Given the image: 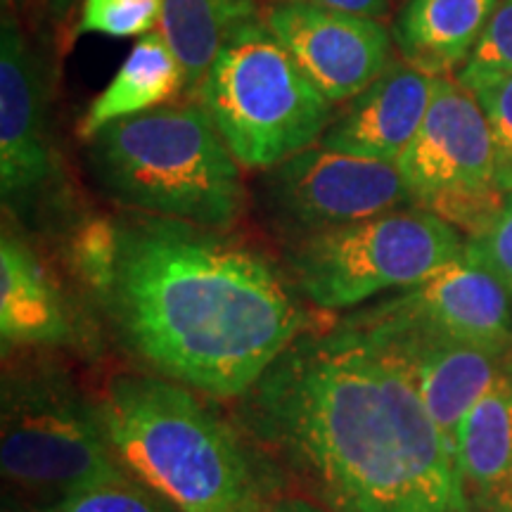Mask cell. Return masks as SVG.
<instances>
[{
    "label": "cell",
    "instance_id": "6",
    "mask_svg": "<svg viewBox=\"0 0 512 512\" xmlns=\"http://www.w3.org/2000/svg\"><path fill=\"white\" fill-rule=\"evenodd\" d=\"M245 169H271L318 145L335 107L264 19L240 31L192 93Z\"/></svg>",
    "mask_w": 512,
    "mask_h": 512
},
{
    "label": "cell",
    "instance_id": "25",
    "mask_svg": "<svg viewBox=\"0 0 512 512\" xmlns=\"http://www.w3.org/2000/svg\"><path fill=\"white\" fill-rule=\"evenodd\" d=\"M283 3H302L313 8L349 12V15L382 19L389 12V0H283Z\"/></svg>",
    "mask_w": 512,
    "mask_h": 512
},
{
    "label": "cell",
    "instance_id": "16",
    "mask_svg": "<svg viewBox=\"0 0 512 512\" xmlns=\"http://www.w3.org/2000/svg\"><path fill=\"white\" fill-rule=\"evenodd\" d=\"M501 0H408L394 19L401 62L446 76L470 60Z\"/></svg>",
    "mask_w": 512,
    "mask_h": 512
},
{
    "label": "cell",
    "instance_id": "5",
    "mask_svg": "<svg viewBox=\"0 0 512 512\" xmlns=\"http://www.w3.org/2000/svg\"><path fill=\"white\" fill-rule=\"evenodd\" d=\"M0 470L12 494L41 508L126 472L98 401H88L72 377L46 361L5 366Z\"/></svg>",
    "mask_w": 512,
    "mask_h": 512
},
{
    "label": "cell",
    "instance_id": "26",
    "mask_svg": "<svg viewBox=\"0 0 512 512\" xmlns=\"http://www.w3.org/2000/svg\"><path fill=\"white\" fill-rule=\"evenodd\" d=\"M268 512H330V510L302 496H278V498H271V503H268Z\"/></svg>",
    "mask_w": 512,
    "mask_h": 512
},
{
    "label": "cell",
    "instance_id": "18",
    "mask_svg": "<svg viewBox=\"0 0 512 512\" xmlns=\"http://www.w3.org/2000/svg\"><path fill=\"white\" fill-rule=\"evenodd\" d=\"M178 91H185L181 64L171 53L169 43L164 41L162 31H150L147 36L138 38L126 60L119 64L112 81L88 105L76 133L88 143L114 121L166 105Z\"/></svg>",
    "mask_w": 512,
    "mask_h": 512
},
{
    "label": "cell",
    "instance_id": "19",
    "mask_svg": "<svg viewBox=\"0 0 512 512\" xmlns=\"http://www.w3.org/2000/svg\"><path fill=\"white\" fill-rule=\"evenodd\" d=\"M259 19V0H162L159 31L181 64L185 93H195L221 50Z\"/></svg>",
    "mask_w": 512,
    "mask_h": 512
},
{
    "label": "cell",
    "instance_id": "21",
    "mask_svg": "<svg viewBox=\"0 0 512 512\" xmlns=\"http://www.w3.org/2000/svg\"><path fill=\"white\" fill-rule=\"evenodd\" d=\"M162 17V0H83L74 34L143 38Z\"/></svg>",
    "mask_w": 512,
    "mask_h": 512
},
{
    "label": "cell",
    "instance_id": "9",
    "mask_svg": "<svg viewBox=\"0 0 512 512\" xmlns=\"http://www.w3.org/2000/svg\"><path fill=\"white\" fill-rule=\"evenodd\" d=\"M261 204L287 240L415 207L396 164L313 145L264 171Z\"/></svg>",
    "mask_w": 512,
    "mask_h": 512
},
{
    "label": "cell",
    "instance_id": "2",
    "mask_svg": "<svg viewBox=\"0 0 512 512\" xmlns=\"http://www.w3.org/2000/svg\"><path fill=\"white\" fill-rule=\"evenodd\" d=\"M69 261L128 351L214 399H242L309 332L287 271L221 228L136 211L91 219Z\"/></svg>",
    "mask_w": 512,
    "mask_h": 512
},
{
    "label": "cell",
    "instance_id": "23",
    "mask_svg": "<svg viewBox=\"0 0 512 512\" xmlns=\"http://www.w3.org/2000/svg\"><path fill=\"white\" fill-rule=\"evenodd\" d=\"M475 98L489 121L496 152V176L503 192H512V74L479 86Z\"/></svg>",
    "mask_w": 512,
    "mask_h": 512
},
{
    "label": "cell",
    "instance_id": "29",
    "mask_svg": "<svg viewBox=\"0 0 512 512\" xmlns=\"http://www.w3.org/2000/svg\"><path fill=\"white\" fill-rule=\"evenodd\" d=\"M5 3H22V0H5Z\"/></svg>",
    "mask_w": 512,
    "mask_h": 512
},
{
    "label": "cell",
    "instance_id": "13",
    "mask_svg": "<svg viewBox=\"0 0 512 512\" xmlns=\"http://www.w3.org/2000/svg\"><path fill=\"white\" fill-rule=\"evenodd\" d=\"M510 297L508 287L465 245V252L432 278L361 311L432 335L508 351L512 344Z\"/></svg>",
    "mask_w": 512,
    "mask_h": 512
},
{
    "label": "cell",
    "instance_id": "28",
    "mask_svg": "<svg viewBox=\"0 0 512 512\" xmlns=\"http://www.w3.org/2000/svg\"><path fill=\"white\" fill-rule=\"evenodd\" d=\"M74 3H76V0H46L50 12H53V17H57V19L69 15V10L74 8Z\"/></svg>",
    "mask_w": 512,
    "mask_h": 512
},
{
    "label": "cell",
    "instance_id": "4",
    "mask_svg": "<svg viewBox=\"0 0 512 512\" xmlns=\"http://www.w3.org/2000/svg\"><path fill=\"white\" fill-rule=\"evenodd\" d=\"M88 169L107 200L136 214L226 230L242 219V166L197 100L114 121L88 140Z\"/></svg>",
    "mask_w": 512,
    "mask_h": 512
},
{
    "label": "cell",
    "instance_id": "1",
    "mask_svg": "<svg viewBox=\"0 0 512 512\" xmlns=\"http://www.w3.org/2000/svg\"><path fill=\"white\" fill-rule=\"evenodd\" d=\"M235 415L264 479L330 512H472L413 380L347 323L294 339Z\"/></svg>",
    "mask_w": 512,
    "mask_h": 512
},
{
    "label": "cell",
    "instance_id": "11",
    "mask_svg": "<svg viewBox=\"0 0 512 512\" xmlns=\"http://www.w3.org/2000/svg\"><path fill=\"white\" fill-rule=\"evenodd\" d=\"M264 22L332 105L349 102L394 62L382 19L275 0Z\"/></svg>",
    "mask_w": 512,
    "mask_h": 512
},
{
    "label": "cell",
    "instance_id": "22",
    "mask_svg": "<svg viewBox=\"0 0 512 512\" xmlns=\"http://www.w3.org/2000/svg\"><path fill=\"white\" fill-rule=\"evenodd\" d=\"M512 74V0H501L491 17L475 53L460 67L458 83L467 91H477L484 83Z\"/></svg>",
    "mask_w": 512,
    "mask_h": 512
},
{
    "label": "cell",
    "instance_id": "15",
    "mask_svg": "<svg viewBox=\"0 0 512 512\" xmlns=\"http://www.w3.org/2000/svg\"><path fill=\"white\" fill-rule=\"evenodd\" d=\"M0 339L3 356L22 347H67L76 325L60 287L34 249L10 230L0 238Z\"/></svg>",
    "mask_w": 512,
    "mask_h": 512
},
{
    "label": "cell",
    "instance_id": "27",
    "mask_svg": "<svg viewBox=\"0 0 512 512\" xmlns=\"http://www.w3.org/2000/svg\"><path fill=\"white\" fill-rule=\"evenodd\" d=\"M3 512H46L41 508V505H34L29 501H24V498H19L15 494H5L3 498Z\"/></svg>",
    "mask_w": 512,
    "mask_h": 512
},
{
    "label": "cell",
    "instance_id": "7",
    "mask_svg": "<svg viewBox=\"0 0 512 512\" xmlns=\"http://www.w3.org/2000/svg\"><path fill=\"white\" fill-rule=\"evenodd\" d=\"M451 223L401 207L323 233L287 240L285 271L306 302L347 311L389 290H411L465 252Z\"/></svg>",
    "mask_w": 512,
    "mask_h": 512
},
{
    "label": "cell",
    "instance_id": "17",
    "mask_svg": "<svg viewBox=\"0 0 512 512\" xmlns=\"http://www.w3.org/2000/svg\"><path fill=\"white\" fill-rule=\"evenodd\" d=\"M458 470L472 512H512V377L486 392L458 434Z\"/></svg>",
    "mask_w": 512,
    "mask_h": 512
},
{
    "label": "cell",
    "instance_id": "10",
    "mask_svg": "<svg viewBox=\"0 0 512 512\" xmlns=\"http://www.w3.org/2000/svg\"><path fill=\"white\" fill-rule=\"evenodd\" d=\"M342 323L366 332L411 377L427 413L437 422L448 448L458 458V434L467 413L494 384L508 375V351L458 342L432 332L356 311Z\"/></svg>",
    "mask_w": 512,
    "mask_h": 512
},
{
    "label": "cell",
    "instance_id": "12",
    "mask_svg": "<svg viewBox=\"0 0 512 512\" xmlns=\"http://www.w3.org/2000/svg\"><path fill=\"white\" fill-rule=\"evenodd\" d=\"M57 169L48 138L41 67L15 17L0 27V192L12 211H29L53 192Z\"/></svg>",
    "mask_w": 512,
    "mask_h": 512
},
{
    "label": "cell",
    "instance_id": "20",
    "mask_svg": "<svg viewBox=\"0 0 512 512\" xmlns=\"http://www.w3.org/2000/svg\"><path fill=\"white\" fill-rule=\"evenodd\" d=\"M46 512H176L162 496L147 489L138 479L128 472L121 477L107 479L88 489L76 491V494L62 498L48 508Z\"/></svg>",
    "mask_w": 512,
    "mask_h": 512
},
{
    "label": "cell",
    "instance_id": "24",
    "mask_svg": "<svg viewBox=\"0 0 512 512\" xmlns=\"http://www.w3.org/2000/svg\"><path fill=\"white\" fill-rule=\"evenodd\" d=\"M467 249L496 275L512 294V192L496 221L477 238H467Z\"/></svg>",
    "mask_w": 512,
    "mask_h": 512
},
{
    "label": "cell",
    "instance_id": "14",
    "mask_svg": "<svg viewBox=\"0 0 512 512\" xmlns=\"http://www.w3.org/2000/svg\"><path fill=\"white\" fill-rule=\"evenodd\" d=\"M437 76L392 62L370 86L335 112L320 147L342 155L396 164L427 117Z\"/></svg>",
    "mask_w": 512,
    "mask_h": 512
},
{
    "label": "cell",
    "instance_id": "8",
    "mask_svg": "<svg viewBox=\"0 0 512 512\" xmlns=\"http://www.w3.org/2000/svg\"><path fill=\"white\" fill-rule=\"evenodd\" d=\"M396 169L415 207L465 230L467 238L482 235L508 200L498 185L489 121L475 93L448 76L434 81L427 117Z\"/></svg>",
    "mask_w": 512,
    "mask_h": 512
},
{
    "label": "cell",
    "instance_id": "3",
    "mask_svg": "<svg viewBox=\"0 0 512 512\" xmlns=\"http://www.w3.org/2000/svg\"><path fill=\"white\" fill-rule=\"evenodd\" d=\"M98 408L119 465L176 512H268L247 441L195 389L121 373L107 380Z\"/></svg>",
    "mask_w": 512,
    "mask_h": 512
}]
</instances>
